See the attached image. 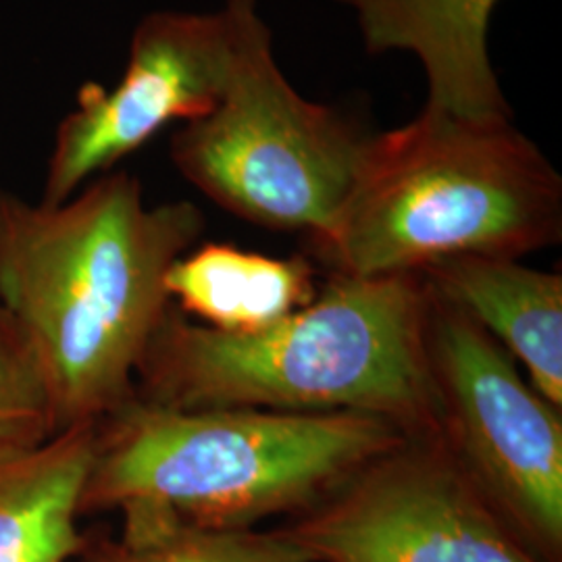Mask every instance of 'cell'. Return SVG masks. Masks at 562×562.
Instances as JSON below:
<instances>
[{
  "mask_svg": "<svg viewBox=\"0 0 562 562\" xmlns=\"http://www.w3.org/2000/svg\"><path fill=\"white\" fill-rule=\"evenodd\" d=\"M406 438L361 413L180 411L134 394L97 423L81 515L250 529L269 515L311 510Z\"/></svg>",
  "mask_w": 562,
  "mask_h": 562,
  "instance_id": "3957f363",
  "label": "cell"
},
{
  "mask_svg": "<svg viewBox=\"0 0 562 562\" xmlns=\"http://www.w3.org/2000/svg\"><path fill=\"white\" fill-rule=\"evenodd\" d=\"M165 288L173 306L206 327L257 331L315 299L311 262L276 259L232 244L206 241L171 265Z\"/></svg>",
  "mask_w": 562,
  "mask_h": 562,
  "instance_id": "7c38bea8",
  "label": "cell"
},
{
  "mask_svg": "<svg viewBox=\"0 0 562 562\" xmlns=\"http://www.w3.org/2000/svg\"><path fill=\"white\" fill-rule=\"evenodd\" d=\"M452 302L522 362L531 385L562 408V276L506 257H454L422 271Z\"/></svg>",
  "mask_w": 562,
  "mask_h": 562,
  "instance_id": "30bf717a",
  "label": "cell"
},
{
  "mask_svg": "<svg viewBox=\"0 0 562 562\" xmlns=\"http://www.w3.org/2000/svg\"><path fill=\"white\" fill-rule=\"evenodd\" d=\"M288 533L315 562H542L438 436H411L367 462Z\"/></svg>",
  "mask_w": 562,
  "mask_h": 562,
  "instance_id": "ba28073f",
  "label": "cell"
},
{
  "mask_svg": "<svg viewBox=\"0 0 562 562\" xmlns=\"http://www.w3.org/2000/svg\"><path fill=\"white\" fill-rule=\"evenodd\" d=\"M367 136L338 109L304 99L285 80L257 9L225 97L173 134L171 161L227 213L313 240L348 199Z\"/></svg>",
  "mask_w": 562,
  "mask_h": 562,
  "instance_id": "5b68a950",
  "label": "cell"
},
{
  "mask_svg": "<svg viewBox=\"0 0 562 562\" xmlns=\"http://www.w3.org/2000/svg\"><path fill=\"white\" fill-rule=\"evenodd\" d=\"M422 273H329L299 311L257 331L192 322L173 304L136 371L140 401L180 411L361 413L438 436Z\"/></svg>",
  "mask_w": 562,
  "mask_h": 562,
  "instance_id": "7a4b0ae2",
  "label": "cell"
},
{
  "mask_svg": "<svg viewBox=\"0 0 562 562\" xmlns=\"http://www.w3.org/2000/svg\"><path fill=\"white\" fill-rule=\"evenodd\" d=\"M59 434L41 362L18 325L0 311V464Z\"/></svg>",
  "mask_w": 562,
  "mask_h": 562,
  "instance_id": "5bb4252c",
  "label": "cell"
},
{
  "mask_svg": "<svg viewBox=\"0 0 562 562\" xmlns=\"http://www.w3.org/2000/svg\"><path fill=\"white\" fill-rule=\"evenodd\" d=\"M562 180L510 117H464L425 104L371 134L331 227L308 240L331 271L422 273L454 257L522 259L561 241Z\"/></svg>",
  "mask_w": 562,
  "mask_h": 562,
  "instance_id": "277c9868",
  "label": "cell"
},
{
  "mask_svg": "<svg viewBox=\"0 0 562 562\" xmlns=\"http://www.w3.org/2000/svg\"><path fill=\"white\" fill-rule=\"evenodd\" d=\"M257 0H225L215 13L157 11L136 25L130 59L113 88L88 81L60 121L42 201L59 204L109 173L176 121L217 109L234 76Z\"/></svg>",
  "mask_w": 562,
  "mask_h": 562,
  "instance_id": "52a82bcc",
  "label": "cell"
},
{
  "mask_svg": "<svg viewBox=\"0 0 562 562\" xmlns=\"http://www.w3.org/2000/svg\"><path fill=\"white\" fill-rule=\"evenodd\" d=\"M202 232L196 204L148 206L127 171L102 173L59 204L0 190V311L41 362L59 434L134 396L173 304L167 271Z\"/></svg>",
  "mask_w": 562,
  "mask_h": 562,
  "instance_id": "6da1fadb",
  "label": "cell"
},
{
  "mask_svg": "<svg viewBox=\"0 0 562 562\" xmlns=\"http://www.w3.org/2000/svg\"><path fill=\"white\" fill-rule=\"evenodd\" d=\"M88 562H315L288 529H206L123 522L117 542H90Z\"/></svg>",
  "mask_w": 562,
  "mask_h": 562,
  "instance_id": "4fadbf2b",
  "label": "cell"
},
{
  "mask_svg": "<svg viewBox=\"0 0 562 562\" xmlns=\"http://www.w3.org/2000/svg\"><path fill=\"white\" fill-rule=\"evenodd\" d=\"M97 425L60 431L0 464V562H76L88 546L78 527Z\"/></svg>",
  "mask_w": 562,
  "mask_h": 562,
  "instance_id": "8fae6325",
  "label": "cell"
},
{
  "mask_svg": "<svg viewBox=\"0 0 562 562\" xmlns=\"http://www.w3.org/2000/svg\"><path fill=\"white\" fill-rule=\"evenodd\" d=\"M76 562H88V561H86V557H83V552H81L80 559H78V561H76Z\"/></svg>",
  "mask_w": 562,
  "mask_h": 562,
  "instance_id": "9a60e30c",
  "label": "cell"
},
{
  "mask_svg": "<svg viewBox=\"0 0 562 562\" xmlns=\"http://www.w3.org/2000/svg\"><path fill=\"white\" fill-rule=\"evenodd\" d=\"M431 290V288H429ZM429 364L442 440L464 477L542 562L562 550V417L517 361L431 292Z\"/></svg>",
  "mask_w": 562,
  "mask_h": 562,
  "instance_id": "8992f818",
  "label": "cell"
},
{
  "mask_svg": "<svg viewBox=\"0 0 562 562\" xmlns=\"http://www.w3.org/2000/svg\"><path fill=\"white\" fill-rule=\"evenodd\" d=\"M348 7L371 55L404 50L422 60L427 104L464 117H510L487 50L501 0H336Z\"/></svg>",
  "mask_w": 562,
  "mask_h": 562,
  "instance_id": "9c48e42d",
  "label": "cell"
}]
</instances>
